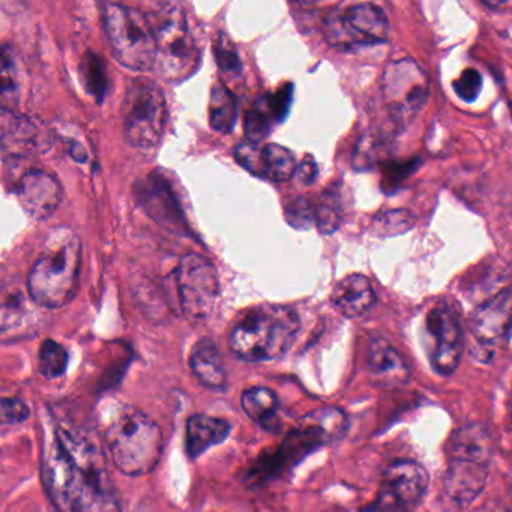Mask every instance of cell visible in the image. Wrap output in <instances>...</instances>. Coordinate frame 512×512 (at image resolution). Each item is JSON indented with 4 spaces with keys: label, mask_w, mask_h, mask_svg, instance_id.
Returning a JSON list of instances; mask_svg holds the SVG:
<instances>
[{
    "label": "cell",
    "mask_w": 512,
    "mask_h": 512,
    "mask_svg": "<svg viewBox=\"0 0 512 512\" xmlns=\"http://www.w3.org/2000/svg\"><path fill=\"white\" fill-rule=\"evenodd\" d=\"M494 451V440L490 431L479 424L458 428L449 437L446 452L449 460L472 461L488 464Z\"/></svg>",
    "instance_id": "18"
},
{
    "label": "cell",
    "mask_w": 512,
    "mask_h": 512,
    "mask_svg": "<svg viewBox=\"0 0 512 512\" xmlns=\"http://www.w3.org/2000/svg\"><path fill=\"white\" fill-rule=\"evenodd\" d=\"M167 118L169 109L163 89L152 80H133L122 103V127L128 145L140 151L157 148L166 131Z\"/></svg>",
    "instance_id": "7"
},
{
    "label": "cell",
    "mask_w": 512,
    "mask_h": 512,
    "mask_svg": "<svg viewBox=\"0 0 512 512\" xmlns=\"http://www.w3.org/2000/svg\"><path fill=\"white\" fill-rule=\"evenodd\" d=\"M136 194L145 211L155 221L172 230L187 229L178 200L160 173L154 172L149 175Z\"/></svg>",
    "instance_id": "15"
},
{
    "label": "cell",
    "mask_w": 512,
    "mask_h": 512,
    "mask_svg": "<svg viewBox=\"0 0 512 512\" xmlns=\"http://www.w3.org/2000/svg\"><path fill=\"white\" fill-rule=\"evenodd\" d=\"M301 329L292 308L265 304L248 310L230 334V350L245 362H268L289 352Z\"/></svg>",
    "instance_id": "3"
},
{
    "label": "cell",
    "mask_w": 512,
    "mask_h": 512,
    "mask_svg": "<svg viewBox=\"0 0 512 512\" xmlns=\"http://www.w3.org/2000/svg\"><path fill=\"white\" fill-rule=\"evenodd\" d=\"M488 478V464L449 460L445 491L458 506H467L482 493Z\"/></svg>",
    "instance_id": "16"
},
{
    "label": "cell",
    "mask_w": 512,
    "mask_h": 512,
    "mask_svg": "<svg viewBox=\"0 0 512 512\" xmlns=\"http://www.w3.org/2000/svg\"><path fill=\"white\" fill-rule=\"evenodd\" d=\"M452 88H454L457 97L463 100L464 103H473V101L479 97V94H481L482 76L478 71L469 68V70L463 71V73L460 74V77L455 80Z\"/></svg>",
    "instance_id": "33"
},
{
    "label": "cell",
    "mask_w": 512,
    "mask_h": 512,
    "mask_svg": "<svg viewBox=\"0 0 512 512\" xmlns=\"http://www.w3.org/2000/svg\"><path fill=\"white\" fill-rule=\"evenodd\" d=\"M190 367L194 376L212 389L226 385V368L220 350L208 338H203L191 350Z\"/></svg>",
    "instance_id": "21"
},
{
    "label": "cell",
    "mask_w": 512,
    "mask_h": 512,
    "mask_svg": "<svg viewBox=\"0 0 512 512\" xmlns=\"http://www.w3.org/2000/svg\"><path fill=\"white\" fill-rule=\"evenodd\" d=\"M103 17L116 61L137 73L155 70L157 41L148 14L127 5L106 4Z\"/></svg>",
    "instance_id": "6"
},
{
    "label": "cell",
    "mask_w": 512,
    "mask_h": 512,
    "mask_svg": "<svg viewBox=\"0 0 512 512\" xmlns=\"http://www.w3.org/2000/svg\"><path fill=\"white\" fill-rule=\"evenodd\" d=\"M238 116L235 95L226 86L217 83L209 98V124L217 133L227 134L233 130Z\"/></svg>",
    "instance_id": "23"
},
{
    "label": "cell",
    "mask_w": 512,
    "mask_h": 512,
    "mask_svg": "<svg viewBox=\"0 0 512 512\" xmlns=\"http://www.w3.org/2000/svg\"><path fill=\"white\" fill-rule=\"evenodd\" d=\"M40 143L37 125L25 116L14 115L10 109L2 110V148L5 154L25 155Z\"/></svg>",
    "instance_id": "22"
},
{
    "label": "cell",
    "mask_w": 512,
    "mask_h": 512,
    "mask_svg": "<svg viewBox=\"0 0 512 512\" xmlns=\"http://www.w3.org/2000/svg\"><path fill=\"white\" fill-rule=\"evenodd\" d=\"M325 38L337 49H355L388 41L389 23L382 8L374 4H356L335 10L326 17Z\"/></svg>",
    "instance_id": "8"
},
{
    "label": "cell",
    "mask_w": 512,
    "mask_h": 512,
    "mask_svg": "<svg viewBox=\"0 0 512 512\" xmlns=\"http://www.w3.org/2000/svg\"><path fill=\"white\" fill-rule=\"evenodd\" d=\"M386 106L398 121H407L425 106L430 85L424 71L412 59H400L386 67L382 79Z\"/></svg>",
    "instance_id": "10"
},
{
    "label": "cell",
    "mask_w": 512,
    "mask_h": 512,
    "mask_svg": "<svg viewBox=\"0 0 512 512\" xmlns=\"http://www.w3.org/2000/svg\"><path fill=\"white\" fill-rule=\"evenodd\" d=\"M148 14L157 41L155 70L167 82L188 79L200 64V50L178 4H160Z\"/></svg>",
    "instance_id": "5"
},
{
    "label": "cell",
    "mask_w": 512,
    "mask_h": 512,
    "mask_svg": "<svg viewBox=\"0 0 512 512\" xmlns=\"http://www.w3.org/2000/svg\"><path fill=\"white\" fill-rule=\"evenodd\" d=\"M469 329L481 353L479 361H490L512 337V287H506L476 307L470 316Z\"/></svg>",
    "instance_id": "11"
},
{
    "label": "cell",
    "mask_w": 512,
    "mask_h": 512,
    "mask_svg": "<svg viewBox=\"0 0 512 512\" xmlns=\"http://www.w3.org/2000/svg\"><path fill=\"white\" fill-rule=\"evenodd\" d=\"M295 155L281 145L263 146L262 151V178L274 182L290 181L296 175Z\"/></svg>",
    "instance_id": "24"
},
{
    "label": "cell",
    "mask_w": 512,
    "mask_h": 512,
    "mask_svg": "<svg viewBox=\"0 0 512 512\" xmlns=\"http://www.w3.org/2000/svg\"><path fill=\"white\" fill-rule=\"evenodd\" d=\"M179 304L191 323H202L211 317L220 293L218 272L212 262L200 254H187L176 268Z\"/></svg>",
    "instance_id": "9"
},
{
    "label": "cell",
    "mask_w": 512,
    "mask_h": 512,
    "mask_svg": "<svg viewBox=\"0 0 512 512\" xmlns=\"http://www.w3.org/2000/svg\"><path fill=\"white\" fill-rule=\"evenodd\" d=\"M113 463L128 476L152 472L164 449L160 425L136 407L121 406L110 415L104 428Z\"/></svg>",
    "instance_id": "4"
},
{
    "label": "cell",
    "mask_w": 512,
    "mask_h": 512,
    "mask_svg": "<svg viewBox=\"0 0 512 512\" xmlns=\"http://www.w3.org/2000/svg\"><path fill=\"white\" fill-rule=\"evenodd\" d=\"M80 73H82L86 91H88L95 100H103L107 92V74L103 59L89 52L88 55L83 58L82 65H80Z\"/></svg>",
    "instance_id": "29"
},
{
    "label": "cell",
    "mask_w": 512,
    "mask_h": 512,
    "mask_svg": "<svg viewBox=\"0 0 512 512\" xmlns=\"http://www.w3.org/2000/svg\"><path fill=\"white\" fill-rule=\"evenodd\" d=\"M304 421L317 428L328 443L343 437L347 430L346 415L335 407H322V409L314 410L305 416Z\"/></svg>",
    "instance_id": "27"
},
{
    "label": "cell",
    "mask_w": 512,
    "mask_h": 512,
    "mask_svg": "<svg viewBox=\"0 0 512 512\" xmlns=\"http://www.w3.org/2000/svg\"><path fill=\"white\" fill-rule=\"evenodd\" d=\"M331 302L338 313L355 319L364 316L376 305L377 296L370 278L352 274L337 283L332 290Z\"/></svg>",
    "instance_id": "17"
},
{
    "label": "cell",
    "mask_w": 512,
    "mask_h": 512,
    "mask_svg": "<svg viewBox=\"0 0 512 512\" xmlns=\"http://www.w3.org/2000/svg\"><path fill=\"white\" fill-rule=\"evenodd\" d=\"M16 196L32 218L44 221L58 211L62 202V188L55 176L34 169L26 172L17 182Z\"/></svg>",
    "instance_id": "13"
},
{
    "label": "cell",
    "mask_w": 512,
    "mask_h": 512,
    "mask_svg": "<svg viewBox=\"0 0 512 512\" xmlns=\"http://www.w3.org/2000/svg\"><path fill=\"white\" fill-rule=\"evenodd\" d=\"M241 404L248 418L259 424H266L277 415L278 397L272 389L254 386L242 394Z\"/></svg>",
    "instance_id": "26"
},
{
    "label": "cell",
    "mask_w": 512,
    "mask_h": 512,
    "mask_svg": "<svg viewBox=\"0 0 512 512\" xmlns=\"http://www.w3.org/2000/svg\"><path fill=\"white\" fill-rule=\"evenodd\" d=\"M275 122H280V118L272 104L271 95H266L245 115L244 130L248 142L262 143L271 133Z\"/></svg>",
    "instance_id": "25"
},
{
    "label": "cell",
    "mask_w": 512,
    "mask_h": 512,
    "mask_svg": "<svg viewBox=\"0 0 512 512\" xmlns=\"http://www.w3.org/2000/svg\"><path fill=\"white\" fill-rule=\"evenodd\" d=\"M368 367L380 386H401L410 371L400 353L383 338H374L368 346Z\"/></svg>",
    "instance_id": "19"
},
{
    "label": "cell",
    "mask_w": 512,
    "mask_h": 512,
    "mask_svg": "<svg viewBox=\"0 0 512 512\" xmlns=\"http://www.w3.org/2000/svg\"><path fill=\"white\" fill-rule=\"evenodd\" d=\"M412 215L406 211H391L386 214L377 215L374 220L373 229H377V235H398L406 232L412 226Z\"/></svg>",
    "instance_id": "32"
},
{
    "label": "cell",
    "mask_w": 512,
    "mask_h": 512,
    "mask_svg": "<svg viewBox=\"0 0 512 512\" xmlns=\"http://www.w3.org/2000/svg\"><path fill=\"white\" fill-rule=\"evenodd\" d=\"M41 478L56 512H122L100 440L79 425L52 422Z\"/></svg>",
    "instance_id": "1"
},
{
    "label": "cell",
    "mask_w": 512,
    "mask_h": 512,
    "mask_svg": "<svg viewBox=\"0 0 512 512\" xmlns=\"http://www.w3.org/2000/svg\"><path fill=\"white\" fill-rule=\"evenodd\" d=\"M68 367V352L64 346L53 340L41 344L38 352V370L46 379L64 376Z\"/></svg>",
    "instance_id": "28"
},
{
    "label": "cell",
    "mask_w": 512,
    "mask_h": 512,
    "mask_svg": "<svg viewBox=\"0 0 512 512\" xmlns=\"http://www.w3.org/2000/svg\"><path fill=\"white\" fill-rule=\"evenodd\" d=\"M427 470L416 461H394L386 467L382 476L383 494L392 503L400 506H413L427 493Z\"/></svg>",
    "instance_id": "14"
},
{
    "label": "cell",
    "mask_w": 512,
    "mask_h": 512,
    "mask_svg": "<svg viewBox=\"0 0 512 512\" xmlns=\"http://www.w3.org/2000/svg\"><path fill=\"white\" fill-rule=\"evenodd\" d=\"M341 203L338 194L326 191L316 206V226L323 235H331L341 224Z\"/></svg>",
    "instance_id": "30"
},
{
    "label": "cell",
    "mask_w": 512,
    "mask_h": 512,
    "mask_svg": "<svg viewBox=\"0 0 512 512\" xmlns=\"http://www.w3.org/2000/svg\"><path fill=\"white\" fill-rule=\"evenodd\" d=\"M425 323L431 368L440 376H451L457 370L463 355V329L460 320L451 308L437 305L428 313Z\"/></svg>",
    "instance_id": "12"
},
{
    "label": "cell",
    "mask_w": 512,
    "mask_h": 512,
    "mask_svg": "<svg viewBox=\"0 0 512 512\" xmlns=\"http://www.w3.org/2000/svg\"><path fill=\"white\" fill-rule=\"evenodd\" d=\"M262 151L263 146H260V143L248 142V140L239 143L235 149L236 161L248 172L262 178Z\"/></svg>",
    "instance_id": "34"
},
{
    "label": "cell",
    "mask_w": 512,
    "mask_h": 512,
    "mask_svg": "<svg viewBox=\"0 0 512 512\" xmlns=\"http://www.w3.org/2000/svg\"><path fill=\"white\" fill-rule=\"evenodd\" d=\"M82 259L79 236L67 227L53 230L29 272L28 292L32 301L52 310L70 304L79 289Z\"/></svg>",
    "instance_id": "2"
},
{
    "label": "cell",
    "mask_w": 512,
    "mask_h": 512,
    "mask_svg": "<svg viewBox=\"0 0 512 512\" xmlns=\"http://www.w3.org/2000/svg\"><path fill=\"white\" fill-rule=\"evenodd\" d=\"M215 58H217L218 67L226 73L238 74L241 71V59H239L238 52L224 35H221L220 40L215 44Z\"/></svg>",
    "instance_id": "36"
},
{
    "label": "cell",
    "mask_w": 512,
    "mask_h": 512,
    "mask_svg": "<svg viewBox=\"0 0 512 512\" xmlns=\"http://www.w3.org/2000/svg\"><path fill=\"white\" fill-rule=\"evenodd\" d=\"M17 71L14 64L13 53L8 47L2 50V98H4V109L7 107L8 101L17 98Z\"/></svg>",
    "instance_id": "35"
},
{
    "label": "cell",
    "mask_w": 512,
    "mask_h": 512,
    "mask_svg": "<svg viewBox=\"0 0 512 512\" xmlns=\"http://www.w3.org/2000/svg\"><path fill=\"white\" fill-rule=\"evenodd\" d=\"M511 422H512V400H511Z\"/></svg>",
    "instance_id": "39"
},
{
    "label": "cell",
    "mask_w": 512,
    "mask_h": 512,
    "mask_svg": "<svg viewBox=\"0 0 512 512\" xmlns=\"http://www.w3.org/2000/svg\"><path fill=\"white\" fill-rule=\"evenodd\" d=\"M319 170H317L316 161L311 155H307L302 161L301 166L296 170V176H298L299 182L304 185H311L316 181Z\"/></svg>",
    "instance_id": "38"
},
{
    "label": "cell",
    "mask_w": 512,
    "mask_h": 512,
    "mask_svg": "<svg viewBox=\"0 0 512 512\" xmlns=\"http://www.w3.org/2000/svg\"><path fill=\"white\" fill-rule=\"evenodd\" d=\"M230 434V424L224 419L209 415H194L187 424V452L199 458L211 446L224 442Z\"/></svg>",
    "instance_id": "20"
},
{
    "label": "cell",
    "mask_w": 512,
    "mask_h": 512,
    "mask_svg": "<svg viewBox=\"0 0 512 512\" xmlns=\"http://www.w3.org/2000/svg\"><path fill=\"white\" fill-rule=\"evenodd\" d=\"M286 220L295 229L308 230L316 224V206L305 197H295L286 205Z\"/></svg>",
    "instance_id": "31"
},
{
    "label": "cell",
    "mask_w": 512,
    "mask_h": 512,
    "mask_svg": "<svg viewBox=\"0 0 512 512\" xmlns=\"http://www.w3.org/2000/svg\"><path fill=\"white\" fill-rule=\"evenodd\" d=\"M31 415L28 404L20 398H4L0 403V416L2 424H19L26 421Z\"/></svg>",
    "instance_id": "37"
}]
</instances>
